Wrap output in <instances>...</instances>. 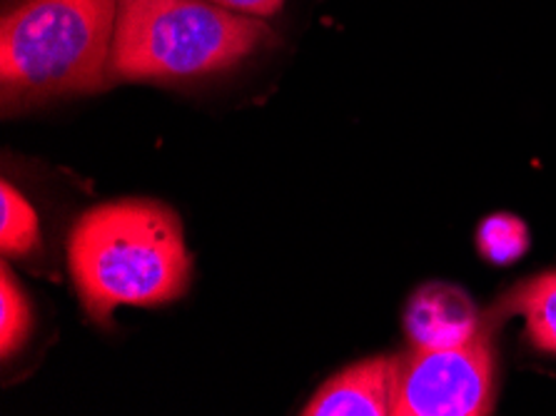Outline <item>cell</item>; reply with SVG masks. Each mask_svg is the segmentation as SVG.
Returning <instances> with one entry per match:
<instances>
[{
	"label": "cell",
	"mask_w": 556,
	"mask_h": 416,
	"mask_svg": "<svg viewBox=\"0 0 556 416\" xmlns=\"http://www.w3.org/2000/svg\"><path fill=\"white\" fill-rule=\"evenodd\" d=\"M507 304L525 317L529 342L546 354H556V272L517 287Z\"/></svg>",
	"instance_id": "52a82bcc"
},
{
	"label": "cell",
	"mask_w": 556,
	"mask_h": 416,
	"mask_svg": "<svg viewBox=\"0 0 556 416\" xmlns=\"http://www.w3.org/2000/svg\"><path fill=\"white\" fill-rule=\"evenodd\" d=\"M67 267L83 304L105 319L121 304L153 307L188 290L192 260L175 212L155 200L88 210L67 237Z\"/></svg>",
	"instance_id": "6da1fadb"
},
{
	"label": "cell",
	"mask_w": 556,
	"mask_h": 416,
	"mask_svg": "<svg viewBox=\"0 0 556 416\" xmlns=\"http://www.w3.org/2000/svg\"><path fill=\"white\" fill-rule=\"evenodd\" d=\"M267 28L210 0H121L108 73L123 80L195 78L230 67Z\"/></svg>",
	"instance_id": "3957f363"
},
{
	"label": "cell",
	"mask_w": 556,
	"mask_h": 416,
	"mask_svg": "<svg viewBox=\"0 0 556 416\" xmlns=\"http://www.w3.org/2000/svg\"><path fill=\"white\" fill-rule=\"evenodd\" d=\"M40 248V219L13 185H0V252L5 257H25Z\"/></svg>",
	"instance_id": "ba28073f"
},
{
	"label": "cell",
	"mask_w": 556,
	"mask_h": 416,
	"mask_svg": "<svg viewBox=\"0 0 556 416\" xmlns=\"http://www.w3.org/2000/svg\"><path fill=\"white\" fill-rule=\"evenodd\" d=\"M407 335L415 346H452L479 332L469 297L450 285H427L407 307Z\"/></svg>",
	"instance_id": "8992f818"
},
{
	"label": "cell",
	"mask_w": 556,
	"mask_h": 416,
	"mask_svg": "<svg viewBox=\"0 0 556 416\" xmlns=\"http://www.w3.org/2000/svg\"><path fill=\"white\" fill-rule=\"evenodd\" d=\"M121 0H23L0 25L5 96L92 90L111 67Z\"/></svg>",
	"instance_id": "7a4b0ae2"
},
{
	"label": "cell",
	"mask_w": 556,
	"mask_h": 416,
	"mask_svg": "<svg viewBox=\"0 0 556 416\" xmlns=\"http://www.w3.org/2000/svg\"><path fill=\"white\" fill-rule=\"evenodd\" d=\"M477 250L492 265H511L529 250V229L509 212H496L477 227Z\"/></svg>",
	"instance_id": "30bf717a"
},
{
	"label": "cell",
	"mask_w": 556,
	"mask_h": 416,
	"mask_svg": "<svg viewBox=\"0 0 556 416\" xmlns=\"http://www.w3.org/2000/svg\"><path fill=\"white\" fill-rule=\"evenodd\" d=\"M33 329V307L8 265L0 267V354L3 360L23 350Z\"/></svg>",
	"instance_id": "9c48e42d"
},
{
	"label": "cell",
	"mask_w": 556,
	"mask_h": 416,
	"mask_svg": "<svg viewBox=\"0 0 556 416\" xmlns=\"http://www.w3.org/2000/svg\"><path fill=\"white\" fill-rule=\"evenodd\" d=\"M394 356H375L332 377L309 399L305 416H387L392 414Z\"/></svg>",
	"instance_id": "5b68a950"
},
{
	"label": "cell",
	"mask_w": 556,
	"mask_h": 416,
	"mask_svg": "<svg viewBox=\"0 0 556 416\" xmlns=\"http://www.w3.org/2000/svg\"><path fill=\"white\" fill-rule=\"evenodd\" d=\"M210 3H217L227 11L242 15H252V18H265V15H275L280 11L285 0H210Z\"/></svg>",
	"instance_id": "8fae6325"
},
{
	"label": "cell",
	"mask_w": 556,
	"mask_h": 416,
	"mask_svg": "<svg viewBox=\"0 0 556 416\" xmlns=\"http://www.w3.org/2000/svg\"><path fill=\"white\" fill-rule=\"evenodd\" d=\"M494 406V362L484 332L452 346H415L397 360L394 416H484Z\"/></svg>",
	"instance_id": "277c9868"
}]
</instances>
